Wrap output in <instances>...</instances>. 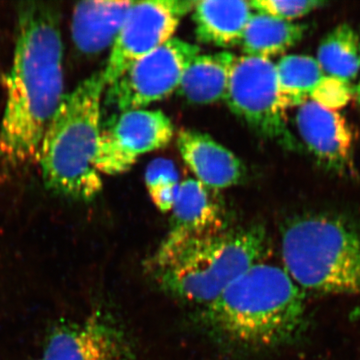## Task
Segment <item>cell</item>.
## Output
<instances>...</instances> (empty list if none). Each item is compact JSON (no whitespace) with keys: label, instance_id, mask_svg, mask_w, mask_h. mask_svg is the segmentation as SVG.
<instances>
[{"label":"cell","instance_id":"30bf717a","mask_svg":"<svg viewBox=\"0 0 360 360\" xmlns=\"http://www.w3.org/2000/svg\"><path fill=\"white\" fill-rule=\"evenodd\" d=\"M44 360H132L134 347L120 324L94 314L79 323L66 324L51 333Z\"/></svg>","mask_w":360,"mask_h":360},{"label":"cell","instance_id":"3957f363","mask_svg":"<svg viewBox=\"0 0 360 360\" xmlns=\"http://www.w3.org/2000/svg\"><path fill=\"white\" fill-rule=\"evenodd\" d=\"M105 89L103 71L94 73L65 94L51 118L37 158L49 191L89 200L103 189L96 161Z\"/></svg>","mask_w":360,"mask_h":360},{"label":"cell","instance_id":"cb8c5ba5","mask_svg":"<svg viewBox=\"0 0 360 360\" xmlns=\"http://www.w3.org/2000/svg\"><path fill=\"white\" fill-rule=\"evenodd\" d=\"M359 49H360V32L359 33Z\"/></svg>","mask_w":360,"mask_h":360},{"label":"cell","instance_id":"9c48e42d","mask_svg":"<svg viewBox=\"0 0 360 360\" xmlns=\"http://www.w3.org/2000/svg\"><path fill=\"white\" fill-rule=\"evenodd\" d=\"M174 135L172 120L160 110L123 111L101 129L96 169L108 175L129 172L139 156L165 148Z\"/></svg>","mask_w":360,"mask_h":360},{"label":"cell","instance_id":"4fadbf2b","mask_svg":"<svg viewBox=\"0 0 360 360\" xmlns=\"http://www.w3.org/2000/svg\"><path fill=\"white\" fill-rule=\"evenodd\" d=\"M177 148L187 167L207 188H229L245 176V168L238 156L203 132L180 130Z\"/></svg>","mask_w":360,"mask_h":360},{"label":"cell","instance_id":"9a60e30c","mask_svg":"<svg viewBox=\"0 0 360 360\" xmlns=\"http://www.w3.org/2000/svg\"><path fill=\"white\" fill-rule=\"evenodd\" d=\"M250 2L195 1L193 20L198 41L219 47L240 45L246 25L252 15Z\"/></svg>","mask_w":360,"mask_h":360},{"label":"cell","instance_id":"6da1fadb","mask_svg":"<svg viewBox=\"0 0 360 360\" xmlns=\"http://www.w3.org/2000/svg\"><path fill=\"white\" fill-rule=\"evenodd\" d=\"M15 40L0 123V161L11 167L37 160L45 130L65 96L56 8L42 2L21 4Z\"/></svg>","mask_w":360,"mask_h":360},{"label":"cell","instance_id":"5bb4252c","mask_svg":"<svg viewBox=\"0 0 360 360\" xmlns=\"http://www.w3.org/2000/svg\"><path fill=\"white\" fill-rule=\"evenodd\" d=\"M134 1H84L73 9L71 35L86 56L112 46Z\"/></svg>","mask_w":360,"mask_h":360},{"label":"cell","instance_id":"ffe728a7","mask_svg":"<svg viewBox=\"0 0 360 360\" xmlns=\"http://www.w3.org/2000/svg\"><path fill=\"white\" fill-rule=\"evenodd\" d=\"M144 177L156 207L162 212H172L180 186L174 163L167 158H156L149 163Z\"/></svg>","mask_w":360,"mask_h":360},{"label":"cell","instance_id":"ba28073f","mask_svg":"<svg viewBox=\"0 0 360 360\" xmlns=\"http://www.w3.org/2000/svg\"><path fill=\"white\" fill-rule=\"evenodd\" d=\"M195 1L158 0L134 2L103 71L105 86L112 84L132 63L174 39L182 18Z\"/></svg>","mask_w":360,"mask_h":360},{"label":"cell","instance_id":"8fae6325","mask_svg":"<svg viewBox=\"0 0 360 360\" xmlns=\"http://www.w3.org/2000/svg\"><path fill=\"white\" fill-rule=\"evenodd\" d=\"M210 189L198 179L180 182L167 238L151 258H160L198 239L224 231V219Z\"/></svg>","mask_w":360,"mask_h":360},{"label":"cell","instance_id":"603a6c76","mask_svg":"<svg viewBox=\"0 0 360 360\" xmlns=\"http://www.w3.org/2000/svg\"><path fill=\"white\" fill-rule=\"evenodd\" d=\"M354 96L356 98L357 103L360 104V82L354 89Z\"/></svg>","mask_w":360,"mask_h":360},{"label":"cell","instance_id":"7402d4cb","mask_svg":"<svg viewBox=\"0 0 360 360\" xmlns=\"http://www.w3.org/2000/svg\"><path fill=\"white\" fill-rule=\"evenodd\" d=\"M354 96L352 84L326 75L309 101L328 110L338 111L345 108Z\"/></svg>","mask_w":360,"mask_h":360},{"label":"cell","instance_id":"8992f818","mask_svg":"<svg viewBox=\"0 0 360 360\" xmlns=\"http://www.w3.org/2000/svg\"><path fill=\"white\" fill-rule=\"evenodd\" d=\"M225 101L234 115L266 139L295 148L286 122L276 65L271 59L243 56L236 58Z\"/></svg>","mask_w":360,"mask_h":360},{"label":"cell","instance_id":"7a4b0ae2","mask_svg":"<svg viewBox=\"0 0 360 360\" xmlns=\"http://www.w3.org/2000/svg\"><path fill=\"white\" fill-rule=\"evenodd\" d=\"M200 319L210 335L236 349L281 347L307 328L305 292L283 265L260 260L203 307Z\"/></svg>","mask_w":360,"mask_h":360},{"label":"cell","instance_id":"277c9868","mask_svg":"<svg viewBox=\"0 0 360 360\" xmlns=\"http://www.w3.org/2000/svg\"><path fill=\"white\" fill-rule=\"evenodd\" d=\"M283 269L302 291L360 297V219L307 213L281 229Z\"/></svg>","mask_w":360,"mask_h":360},{"label":"cell","instance_id":"5b68a950","mask_svg":"<svg viewBox=\"0 0 360 360\" xmlns=\"http://www.w3.org/2000/svg\"><path fill=\"white\" fill-rule=\"evenodd\" d=\"M266 248L264 227L252 225L191 241L146 266L167 295L203 307L262 260Z\"/></svg>","mask_w":360,"mask_h":360},{"label":"cell","instance_id":"ac0fdd59","mask_svg":"<svg viewBox=\"0 0 360 360\" xmlns=\"http://www.w3.org/2000/svg\"><path fill=\"white\" fill-rule=\"evenodd\" d=\"M316 60L329 77L352 84L360 71L359 35L347 23H341L321 39Z\"/></svg>","mask_w":360,"mask_h":360},{"label":"cell","instance_id":"d6986e66","mask_svg":"<svg viewBox=\"0 0 360 360\" xmlns=\"http://www.w3.org/2000/svg\"><path fill=\"white\" fill-rule=\"evenodd\" d=\"M281 98L286 110L309 101L326 77L316 58L305 54H288L276 63Z\"/></svg>","mask_w":360,"mask_h":360},{"label":"cell","instance_id":"7c38bea8","mask_svg":"<svg viewBox=\"0 0 360 360\" xmlns=\"http://www.w3.org/2000/svg\"><path fill=\"white\" fill-rule=\"evenodd\" d=\"M296 125L305 146L322 167L338 172L350 167L354 135L338 111L307 101L298 106Z\"/></svg>","mask_w":360,"mask_h":360},{"label":"cell","instance_id":"52a82bcc","mask_svg":"<svg viewBox=\"0 0 360 360\" xmlns=\"http://www.w3.org/2000/svg\"><path fill=\"white\" fill-rule=\"evenodd\" d=\"M200 51L191 42L175 37L168 40L106 87V103L123 112L162 101L179 89L184 71Z\"/></svg>","mask_w":360,"mask_h":360},{"label":"cell","instance_id":"44dd1931","mask_svg":"<svg viewBox=\"0 0 360 360\" xmlns=\"http://www.w3.org/2000/svg\"><path fill=\"white\" fill-rule=\"evenodd\" d=\"M252 11L269 14L285 21H293L307 15L326 2L319 0H253L250 2Z\"/></svg>","mask_w":360,"mask_h":360},{"label":"cell","instance_id":"d4e9b609","mask_svg":"<svg viewBox=\"0 0 360 360\" xmlns=\"http://www.w3.org/2000/svg\"><path fill=\"white\" fill-rule=\"evenodd\" d=\"M34 360H44L41 359V357H39V359H34Z\"/></svg>","mask_w":360,"mask_h":360},{"label":"cell","instance_id":"e0dca14e","mask_svg":"<svg viewBox=\"0 0 360 360\" xmlns=\"http://www.w3.org/2000/svg\"><path fill=\"white\" fill-rule=\"evenodd\" d=\"M307 30V25L302 23L252 13L243 32L241 49L245 56L270 59L302 41Z\"/></svg>","mask_w":360,"mask_h":360},{"label":"cell","instance_id":"2e32d148","mask_svg":"<svg viewBox=\"0 0 360 360\" xmlns=\"http://www.w3.org/2000/svg\"><path fill=\"white\" fill-rule=\"evenodd\" d=\"M238 56L231 51L198 54L184 71L179 94L194 104L224 101Z\"/></svg>","mask_w":360,"mask_h":360}]
</instances>
